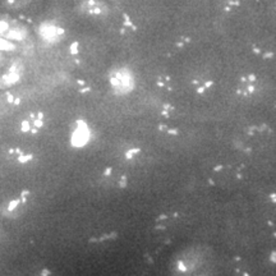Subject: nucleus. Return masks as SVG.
Returning <instances> with one entry per match:
<instances>
[{
	"instance_id": "f257e3e1",
	"label": "nucleus",
	"mask_w": 276,
	"mask_h": 276,
	"mask_svg": "<svg viewBox=\"0 0 276 276\" xmlns=\"http://www.w3.org/2000/svg\"><path fill=\"white\" fill-rule=\"evenodd\" d=\"M79 126H78V128L74 131V133H73V138H72V143L76 146V147H79V146H83L87 141H88V136H90V133H88V129H87V127H86V124H83V123H78Z\"/></svg>"
},
{
	"instance_id": "f03ea898",
	"label": "nucleus",
	"mask_w": 276,
	"mask_h": 276,
	"mask_svg": "<svg viewBox=\"0 0 276 276\" xmlns=\"http://www.w3.org/2000/svg\"><path fill=\"white\" fill-rule=\"evenodd\" d=\"M138 151H140V148H133V150L128 151V152H127V159H132V155L137 154V152H138Z\"/></svg>"
},
{
	"instance_id": "7ed1b4c3",
	"label": "nucleus",
	"mask_w": 276,
	"mask_h": 276,
	"mask_svg": "<svg viewBox=\"0 0 276 276\" xmlns=\"http://www.w3.org/2000/svg\"><path fill=\"white\" fill-rule=\"evenodd\" d=\"M22 129H23V131H28V129H30V124L27 123V121H24V123H23V128H22Z\"/></svg>"
},
{
	"instance_id": "20e7f679",
	"label": "nucleus",
	"mask_w": 276,
	"mask_h": 276,
	"mask_svg": "<svg viewBox=\"0 0 276 276\" xmlns=\"http://www.w3.org/2000/svg\"><path fill=\"white\" fill-rule=\"evenodd\" d=\"M212 85H214V82H212V81H210V82H207V83L205 85V87H206V88H209V87H210V86H212Z\"/></svg>"
},
{
	"instance_id": "39448f33",
	"label": "nucleus",
	"mask_w": 276,
	"mask_h": 276,
	"mask_svg": "<svg viewBox=\"0 0 276 276\" xmlns=\"http://www.w3.org/2000/svg\"><path fill=\"white\" fill-rule=\"evenodd\" d=\"M205 90H206V87H205V86H203V87H200V88H198V90H197V92H198V93H202V92H203V91H205Z\"/></svg>"
},
{
	"instance_id": "423d86ee",
	"label": "nucleus",
	"mask_w": 276,
	"mask_h": 276,
	"mask_svg": "<svg viewBox=\"0 0 276 276\" xmlns=\"http://www.w3.org/2000/svg\"><path fill=\"white\" fill-rule=\"evenodd\" d=\"M179 267H180L182 271H185V267H184V265L182 264V262H179Z\"/></svg>"
},
{
	"instance_id": "0eeeda50",
	"label": "nucleus",
	"mask_w": 276,
	"mask_h": 276,
	"mask_svg": "<svg viewBox=\"0 0 276 276\" xmlns=\"http://www.w3.org/2000/svg\"><path fill=\"white\" fill-rule=\"evenodd\" d=\"M221 168H223V166H216L214 170H215V171H219V170H221Z\"/></svg>"
},
{
	"instance_id": "6e6552de",
	"label": "nucleus",
	"mask_w": 276,
	"mask_h": 276,
	"mask_svg": "<svg viewBox=\"0 0 276 276\" xmlns=\"http://www.w3.org/2000/svg\"><path fill=\"white\" fill-rule=\"evenodd\" d=\"M41 124H42V123H41L40 120H37V121H36V127H40V126H41Z\"/></svg>"
},
{
	"instance_id": "1a4fd4ad",
	"label": "nucleus",
	"mask_w": 276,
	"mask_h": 276,
	"mask_svg": "<svg viewBox=\"0 0 276 276\" xmlns=\"http://www.w3.org/2000/svg\"><path fill=\"white\" fill-rule=\"evenodd\" d=\"M248 90H249V92H253V91H254V87H253V86H249V88H248Z\"/></svg>"
},
{
	"instance_id": "9d476101",
	"label": "nucleus",
	"mask_w": 276,
	"mask_h": 276,
	"mask_svg": "<svg viewBox=\"0 0 276 276\" xmlns=\"http://www.w3.org/2000/svg\"><path fill=\"white\" fill-rule=\"evenodd\" d=\"M254 79H256L254 76H249V81H254Z\"/></svg>"
},
{
	"instance_id": "9b49d317",
	"label": "nucleus",
	"mask_w": 276,
	"mask_h": 276,
	"mask_svg": "<svg viewBox=\"0 0 276 276\" xmlns=\"http://www.w3.org/2000/svg\"><path fill=\"white\" fill-rule=\"evenodd\" d=\"M169 132L173 133V134H176V133H178V131H169Z\"/></svg>"
},
{
	"instance_id": "f8f14e48",
	"label": "nucleus",
	"mask_w": 276,
	"mask_h": 276,
	"mask_svg": "<svg viewBox=\"0 0 276 276\" xmlns=\"http://www.w3.org/2000/svg\"><path fill=\"white\" fill-rule=\"evenodd\" d=\"M110 171H111V170H110V169H107V170H106V173H105V174H106V175H109V174H110Z\"/></svg>"
}]
</instances>
